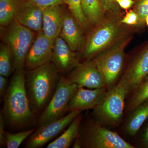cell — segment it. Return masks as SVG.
I'll use <instances>...</instances> for the list:
<instances>
[{"instance_id":"cell-25","label":"cell","mask_w":148,"mask_h":148,"mask_svg":"<svg viewBox=\"0 0 148 148\" xmlns=\"http://www.w3.org/2000/svg\"><path fill=\"white\" fill-rule=\"evenodd\" d=\"M35 131V129H32L15 133L6 132V147L8 148L19 147L23 141Z\"/></svg>"},{"instance_id":"cell-19","label":"cell","mask_w":148,"mask_h":148,"mask_svg":"<svg viewBox=\"0 0 148 148\" xmlns=\"http://www.w3.org/2000/svg\"><path fill=\"white\" fill-rule=\"evenodd\" d=\"M125 126L126 132L130 135H135L148 117V101L137 107L132 112Z\"/></svg>"},{"instance_id":"cell-16","label":"cell","mask_w":148,"mask_h":148,"mask_svg":"<svg viewBox=\"0 0 148 148\" xmlns=\"http://www.w3.org/2000/svg\"><path fill=\"white\" fill-rule=\"evenodd\" d=\"M14 19L34 32L42 30V8L31 3L21 0Z\"/></svg>"},{"instance_id":"cell-27","label":"cell","mask_w":148,"mask_h":148,"mask_svg":"<svg viewBox=\"0 0 148 148\" xmlns=\"http://www.w3.org/2000/svg\"><path fill=\"white\" fill-rule=\"evenodd\" d=\"M43 8L51 6L65 3L64 0H22Z\"/></svg>"},{"instance_id":"cell-32","label":"cell","mask_w":148,"mask_h":148,"mask_svg":"<svg viewBox=\"0 0 148 148\" xmlns=\"http://www.w3.org/2000/svg\"><path fill=\"white\" fill-rule=\"evenodd\" d=\"M117 3L121 8L127 10L135 3L133 0H116Z\"/></svg>"},{"instance_id":"cell-8","label":"cell","mask_w":148,"mask_h":148,"mask_svg":"<svg viewBox=\"0 0 148 148\" xmlns=\"http://www.w3.org/2000/svg\"><path fill=\"white\" fill-rule=\"evenodd\" d=\"M78 87L67 78L60 77L55 93L46 108L39 116L38 127L44 126L65 115L71 98Z\"/></svg>"},{"instance_id":"cell-10","label":"cell","mask_w":148,"mask_h":148,"mask_svg":"<svg viewBox=\"0 0 148 148\" xmlns=\"http://www.w3.org/2000/svg\"><path fill=\"white\" fill-rule=\"evenodd\" d=\"M69 81L78 87L89 89L107 87L106 83L93 60L80 64L67 77Z\"/></svg>"},{"instance_id":"cell-9","label":"cell","mask_w":148,"mask_h":148,"mask_svg":"<svg viewBox=\"0 0 148 148\" xmlns=\"http://www.w3.org/2000/svg\"><path fill=\"white\" fill-rule=\"evenodd\" d=\"M81 112L80 111H71L57 120L51 122L44 126L38 127L28 138L26 142L25 147H42L47 143L64 132Z\"/></svg>"},{"instance_id":"cell-31","label":"cell","mask_w":148,"mask_h":148,"mask_svg":"<svg viewBox=\"0 0 148 148\" xmlns=\"http://www.w3.org/2000/svg\"><path fill=\"white\" fill-rule=\"evenodd\" d=\"M8 80L6 77L0 75V96L4 98L7 90Z\"/></svg>"},{"instance_id":"cell-29","label":"cell","mask_w":148,"mask_h":148,"mask_svg":"<svg viewBox=\"0 0 148 148\" xmlns=\"http://www.w3.org/2000/svg\"><path fill=\"white\" fill-rule=\"evenodd\" d=\"M139 21V17L135 11L130 10L127 12L126 15L121 20V23L129 25H135Z\"/></svg>"},{"instance_id":"cell-28","label":"cell","mask_w":148,"mask_h":148,"mask_svg":"<svg viewBox=\"0 0 148 148\" xmlns=\"http://www.w3.org/2000/svg\"><path fill=\"white\" fill-rule=\"evenodd\" d=\"M104 12H108L114 14H117L119 12L118 5L116 0H100Z\"/></svg>"},{"instance_id":"cell-2","label":"cell","mask_w":148,"mask_h":148,"mask_svg":"<svg viewBox=\"0 0 148 148\" xmlns=\"http://www.w3.org/2000/svg\"><path fill=\"white\" fill-rule=\"evenodd\" d=\"M3 99L2 111L5 121L11 127L24 128L36 119L37 116L31 110L26 91L24 69L15 71Z\"/></svg>"},{"instance_id":"cell-5","label":"cell","mask_w":148,"mask_h":148,"mask_svg":"<svg viewBox=\"0 0 148 148\" xmlns=\"http://www.w3.org/2000/svg\"><path fill=\"white\" fill-rule=\"evenodd\" d=\"M129 92L126 84L122 79L108 88L101 103L93 109L98 120L110 125L120 121L123 116L125 97Z\"/></svg>"},{"instance_id":"cell-26","label":"cell","mask_w":148,"mask_h":148,"mask_svg":"<svg viewBox=\"0 0 148 148\" xmlns=\"http://www.w3.org/2000/svg\"><path fill=\"white\" fill-rule=\"evenodd\" d=\"M135 12L138 14L139 20H145L148 15V0H138L135 6Z\"/></svg>"},{"instance_id":"cell-34","label":"cell","mask_w":148,"mask_h":148,"mask_svg":"<svg viewBox=\"0 0 148 148\" xmlns=\"http://www.w3.org/2000/svg\"><path fill=\"white\" fill-rule=\"evenodd\" d=\"M145 140L146 143L148 145V125L146 130L145 134Z\"/></svg>"},{"instance_id":"cell-22","label":"cell","mask_w":148,"mask_h":148,"mask_svg":"<svg viewBox=\"0 0 148 148\" xmlns=\"http://www.w3.org/2000/svg\"><path fill=\"white\" fill-rule=\"evenodd\" d=\"M134 90L127 108L129 112H132L140 105L148 101V75Z\"/></svg>"},{"instance_id":"cell-6","label":"cell","mask_w":148,"mask_h":148,"mask_svg":"<svg viewBox=\"0 0 148 148\" xmlns=\"http://www.w3.org/2000/svg\"><path fill=\"white\" fill-rule=\"evenodd\" d=\"M5 34V43L10 49L14 70L24 69L27 54L35 40L34 31L14 19Z\"/></svg>"},{"instance_id":"cell-12","label":"cell","mask_w":148,"mask_h":148,"mask_svg":"<svg viewBox=\"0 0 148 148\" xmlns=\"http://www.w3.org/2000/svg\"><path fill=\"white\" fill-rule=\"evenodd\" d=\"M107 91L106 88L86 89L78 87L69 102L68 112L94 109L101 103Z\"/></svg>"},{"instance_id":"cell-23","label":"cell","mask_w":148,"mask_h":148,"mask_svg":"<svg viewBox=\"0 0 148 148\" xmlns=\"http://www.w3.org/2000/svg\"><path fill=\"white\" fill-rule=\"evenodd\" d=\"M14 70L10 49L6 44H1L0 47V75L9 76Z\"/></svg>"},{"instance_id":"cell-20","label":"cell","mask_w":148,"mask_h":148,"mask_svg":"<svg viewBox=\"0 0 148 148\" xmlns=\"http://www.w3.org/2000/svg\"><path fill=\"white\" fill-rule=\"evenodd\" d=\"M83 10L89 24L96 25L104 19L100 0H81Z\"/></svg>"},{"instance_id":"cell-4","label":"cell","mask_w":148,"mask_h":148,"mask_svg":"<svg viewBox=\"0 0 148 148\" xmlns=\"http://www.w3.org/2000/svg\"><path fill=\"white\" fill-rule=\"evenodd\" d=\"M129 40L127 38H120L97 54L93 60L108 88L113 86L122 70L125 48Z\"/></svg>"},{"instance_id":"cell-7","label":"cell","mask_w":148,"mask_h":148,"mask_svg":"<svg viewBox=\"0 0 148 148\" xmlns=\"http://www.w3.org/2000/svg\"><path fill=\"white\" fill-rule=\"evenodd\" d=\"M82 145L90 148H134L117 133L103 127L97 123L90 122L79 130Z\"/></svg>"},{"instance_id":"cell-11","label":"cell","mask_w":148,"mask_h":148,"mask_svg":"<svg viewBox=\"0 0 148 148\" xmlns=\"http://www.w3.org/2000/svg\"><path fill=\"white\" fill-rule=\"evenodd\" d=\"M38 33L25 60L24 67L27 70L42 66L51 60L54 40L46 36L42 30Z\"/></svg>"},{"instance_id":"cell-21","label":"cell","mask_w":148,"mask_h":148,"mask_svg":"<svg viewBox=\"0 0 148 148\" xmlns=\"http://www.w3.org/2000/svg\"><path fill=\"white\" fill-rule=\"evenodd\" d=\"M21 0H0V24L6 27L13 21Z\"/></svg>"},{"instance_id":"cell-35","label":"cell","mask_w":148,"mask_h":148,"mask_svg":"<svg viewBox=\"0 0 148 148\" xmlns=\"http://www.w3.org/2000/svg\"><path fill=\"white\" fill-rule=\"evenodd\" d=\"M146 23H147V25L148 26V15L145 18Z\"/></svg>"},{"instance_id":"cell-14","label":"cell","mask_w":148,"mask_h":148,"mask_svg":"<svg viewBox=\"0 0 148 148\" xmlns=\"http://www.w3.org/2000/svg\"><path fill=\"white\" fill-rule=\"evenodd\" d=\"M148 75V47L134 58L122 78L129 92L135 90Z\"/></svg>"},{"instance_id":"cell-24","label":"cell","mask_w":148,"mask_h":148,"mask_svg":"<svg viewBox=\"0 0 148 148\" xmlns=\"http://www.w3.org/2000/svg\"><path fill=\"white\" fill-rule=\"evenodd\" d=\"M68 5L71 14L77 19L82 28L86 29L89 22L85 16L82 5L81 0H64Z\"/></svg>"},{"instance_id":"cell-15","label":"cell","mask_w":148,"mask_h":148,"mask_svg":"<svg viewBox=\"0 0 148 148\" xmlns=\"http://www.w3.org/2000/svg\"><path fill=\"white\" fill-rule=\"evenodd\" d=\"M59 36L74 51L81 49L85 42L82 27L72 14H65Z\"/></svg>"},{"instance_id":"cell-3","label":"cell","mask_w":148,"mask_h":148,"mask_svg":"<svg viewBox=\"0 0 148 148\" xmlns=\"http://www.w3.org/2000/svg\"><path fill=\"white\" fill-rule=\"evenodd\" d=\"M121 21L115 17L103 19L88 34L83 50L84 58L90 59L120 38Z\"/></svg>"},{"instance_id":"cell-33","label":"cell","mask_w":148,"mask_h":148,"mask_svg":"<svg viewBox=\"0 0 148 148\" xmlns=\"http://www.w3.org/2000/svg\"><path fill=\"white\" fill-rule=\"evenodd\" d=\"M73 147V148H79L82 147L81 142L79 137V135L74 141Z\"/></svg>"},{"instance_id":"cell-17","label":"cell","mask_w":148,"mask_h":148,"mask_svg":"<svg viewBox=\"0 0 148 148\" xmlns=\"http://www.w3.org/2000/svg\"><path fill=\"white\" fill-rule=\"evenodd\" d=\"M61 5L42 8V31L46 36L54 40L59 36L64 16Z\"/></svg>"},{"instance_id":"cell-30","label":"cell","mask_w":148,"mask_h":148,"mask_svg":"<svg viewBox=\"0 0 148 148\" xmlns=\"http://www.w3.org/2000/svg\"><path fill=\"white\" fill-rule=\"evenodd\" d=\"M5 122L2 111H1L0 113V146L1 147L6 146Z\"/></svg>"},{"instance_id":"cell-18","label":"cell","mask_w":148,"mask_h":148,"mask_svg":"<svg viewBox=\"0 0 148 148\" xmlns=\"http://www.w3.org/2000/svg\"><path fill=\"white\" fill-rule=\"evenodd\" d=\"M82 121L80 114L71 122L59 137L47 145V148H68L79 135Z\"/></svg>"},{"instance_id":"cell-13","label":"cell","mask_w":148,"mask_h":148,"mask_svg":"<svg viewBox=\"0 0 148 148\" xmlns=\"http://www.w3.org/2000/svg\"><path fill=\"white\" fill-rule=\"evenodd\" d=\"M74 52L60 36L54 40L51 61L58 72L65 73L79 65Z\"/></svg>"},{"instance_id":"cell-1","label":"cell","mask_w":148,"mask_h":148,"mask_svg":"<svg viewBox=\"0 0 148 148\" xmlns=\"http://www.w3.org/2000/svg\"><path fill=\"white\" fill-rule=\"evenodd\" d=\"M51 61L25 72V84L30 107L39 116L44 110L58 86L60 77Z\"/></svg>"}]
</instances>
